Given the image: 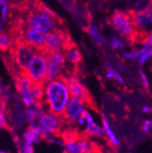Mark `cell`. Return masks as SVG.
Returning <instances> with one entry per match:
<instances>
[{
  "mask_svg": "<svg viewBox=\"0 0 152 153\" xmlns=\"http://www.w3.org/2000/svg\"><path fill=\"white\" fill-rule=\"evenodd\" d=\"M109 24L124 39L128 41H135L136 31L129 12L120 10L115 11L109 18Z\"/></svg>",
  "mask_w": 152,
  "mask_h": 153,
  "instance_id": "277c9868",
  "label": "cell"
},
{
  "mask_svg": "<svg viewBox=\"0 0 152 153\" xmlns=\"http://www.w3.org/2000/svg\"><path fill=\"white\" fill-rule=\"evenodd\" d=\"M43 108L58 115H62L72 98L69 85L65 76L47 80L44 85Z\"/></svg>",
  "mask_w": 152,
  "mask_h": 153,
  "instance_id": "6da1fadb",
  "label": "cell"
},
{
  "mask_svg": "<svg viewBox=\"0 0 152 153\" xmlns=\"http://www.w3.org/2000/svg\"><path fill=\"white\" fill-rule=\"evenodd\" d=\"M25 106L22 104L20 99L16 102H11V107L8 111V122L13 126V131L17 132L23 128V126L27 123L26 120V113H25Z\"/></svg>",
  "mask_w": 152,
  "mask_h": 153,
  "instance_id": "4fadbf2b",
  "label": "cell"
},
{
  "mask_svg": "<svg viewBox=\"0 0 152 153\" xmlns=\"http://www.w3.org/2000/svg\"><path fill=\"white\" fill-rule=\"evenodd\" d=\"M149 6H150V8L152 9V0H150V1H149Z\"/></svg>",
  "mask_w": 152,
  "mask_h": 153,
  "instance_id": "e575fe53",
  "label": "cell"
},
{
  "mask_svg": "<svg viewBox=\"0 0 152 153\" xmlns=\"http://www.w3.org/2000/svg\"><path fill=\"white\" fill-rule=\"evenodd\" d=\"M21 33L22 35L20 36L19 38L24 39L27 43H28L37 50L44 49L46 36H47L46 33L27 27H26V28L23 29Z\"/></svg>",
  "mask_w": 152,
  "mask_h": 153,
  "instance_id": "9a60e30c",
  "label": "cell"
},
{
  "mask_svg": "<svg viewBox=\"0 0 152 153\" xmlns=\"http://www.w3.org/2000/svg\"><path fill=\"white\" fill-rule=\"evenodd\" d=\"M73 45L71 36L62 28H58L47 34L44 50L47 52L64 51L67 48Z\"/></svg>",
  "mask_w": 152,
  "mask_h": 153,
  "instance_id": "ba28073f",
  "label": "cell"
},
{
  "mask_svg": "<svg viewBox=\"0 0 152 153\" xmlns=\"http://www.w3.org/2000/svg\"><path fill=\"white\" fill-rule=\"evenodd\" d=\"M151 59H152V48L141 53V55L138 59V64L139 66H143L147 64Z\"/></svg>",
  "mask_w": 152,
  "mask_h": 153,
  "instance_id": "d4e9b609",
  "label": "cell"
},
{
  "mask_svg": "<svg viewBox=\"0 0 152 153\" xmlns=\"http://www.w3.org/2000/svg\"><path fill=\"white\" fill-rule=\"evenodd\" d=\"M0 153H8V152L6 150H0Z\"/></svg>",
  "mask_w": 152,
  "mask_h": 153,
  "instance_id": "d590c367",
  "label": "cell"
},
{
  "mask_svg": "<svg viewBox=\"0 0 152 153\" xmlns=\"http://www.w3.org/2000/svg\"><path fill=\"white\" fill-rule=\"evenodd\" d=\"M106 78L108 80H112V81H115L119 86L125 88L127 85L126 79H124V76L119 73V71L111 68H108L107 71H106Z\"/></svg>",
  "mask_w": 152,
  "mask_h": 153,
  "instance_id": "44dd1931",
  "label": "cell"
},
{
  "mask_svg": "<svg viewBox=\"0 0 152 153\" xmlns=\"http://www.w3.org/2000/svg\"><path fill=\"white\" fill-rule=\"evenodd\" d=\"M37 49L27 43L24 39L16 38L10 50L11 59L19 72H25L36 53Z\"/></svg>",
  "mask_w": 152,
  "mask_h": 153,
  "instance_id": "7a4b0ae2",
  "label": "cell"
},
{
  "mask_svg": "<svg viewBox=\"0 0 152 153\" xmlns=\"http://www.w3.org/2000/svg\"><path fill=\"white\" fill-rule=\"evenodd\" d=\"M15 44V37L7 32L0 33V50L2 52H10Z\"/></svg>",
  "mask_w": 152,
  "mask_h": 153,
  "instance_id": "d6986e66",
  "label": "cell"
},
{
  "mask_svg": "<svg viewBox=\"0 0 152 153\" xmlns=\"http://www.w3.org/2000/svg\"><path fill=\"white\" fill-rule=\"evenodd\" d=\"M109 47L113 49V50H121L124 48L125 47V41H124V38L118 36H113L110 37L109 39Z\"/></svg>",
  "mask_w": 152,
  "mask_h": 153,
  "instance_id": "603a6c76",
  "label": "cell"
},
{
  "mask_svg": "<svg viewBox=\"0 0 152 153\" xmlns=\"http://www.w3.org/2000/svg\"><path fill=\"white\" fill-rule=\"evenodd\" d=\"M87 34L91 36L92 39L96 42L98 45L102 46L105 44L106 40H105V37L103 36L102 33L100 32L99 27L95 24H89L87 27Z\"/></svg>",
  "mask_w": 152,
  "mask_h": 153,
  "instance_id": "ffe728a7",
  "label": "cell"
},
{
  "mask_svg": "<svg viewBox=\"0 0 152 153\" xmlns=\"http://www.w3.org/2000/svg\"><path fill=\"white\" fill-rule=\"evenodd\" d=\"M24 73L35 85L43 86L47 80V52L44 49L37 50Z\"/></svg>",
  "mask_w": 152,
  "mask_h": 153,
  "instance_id": "3957f363",
  "label": "cell"
},
{
  "mask_svg": "<svg viewBox=\"0 0 152 153\" xmlns=\"http://www.w3.org/2000/svg\"><path fill=\"white\" fill-rule=\"evenodd\" d=\"M21 140L25 144L35 146L43 140V133L39 128L35 126H28L25 128Z\"/></svg>",
  "mask_w": 152,
  "mask_h": 153,
  "instance_id": "e0dca14e",
  "label": "cell"
},
{
  "mask_svg": "<svg viewBox=\"0 0 152 153\" xmlns=\"http://www.w3.org/2000/svg\"><path fill=\"white\" fill-rule=\"evenodd\" d=\"M139 80H140V83H141L143 88H145L146 90H148L150 88V82H149V79H148V75L146 74V72L143 69H139Z\"/></svg>",
  "mask_w": 152,
  "mask_h": 153,
  "instance_id": "4316f807",
  "label": "cell"
},
{
  "mask_svg": "<svg viewBox=\"0 0 152 153\" xmlns=\"http://www.w3.org/2000/svg\"><path fill=\"white\" fill-rule=\"evenodd\" d=\"M101 123L105 130V138L111 147L114 149H119L121 146V140L111 125L109 119L106 116H102Z\"/></svg>",
  "mask_w": 152,
  "mask_h": 153,
  "instance_id": "2e32d148",
  "label": "cell"
},
{
  "mask_svg": "<svg viewBox=\"0 0 152 153\" xmlns=\"http://www.w3.org/2000/svg\"><path fill=\"white\" fill-rule=\"evenodd\" d=\"M76 126H77L78 128H83V130H84V128H85V127H86V120H85V118L82 116V117H80L77 121H76Z\"/></svg>",
  "mask_w": 152,
  "mask_h": 153,
  "instance_id": "f546056e",
  "label": "cell"
},
{
  "mask_svg": "<svg viewBox=\"0 0 152 153\" xmlns=\"http://www.w3.org/2000/svg\"><path fill=\"white\" fill-rule=\"evenodd\" d=\"M95 147L91 138L86 135H77L65 140L63 153H87Z\"/></svg>",
  "mask_w": 152,
  "mask_h": 153,
  "instance_id": "30bf717a",
  "label": "cell"
},
{
  "mask_svg": "<svg viewBox=\"0 0 152 153\" xmlns=\"http://www.w3.org/2000/svg\"><path fill=\"white\" fill-rule=\"evenodd\" d=\"M67 64V61L63 51L47 52V80L64 76Z\"/></svg>",
  "mask_w": 152,
  "mask_h": 153,
  "instance_id": "9c48e42d",
  "label": "cell"
},
{
  "mask_svg": "<svg viewBox=\"0 0 152 153\" xmlns=\"http://www.w3.org/2000/svg\"><path fill=\"white\" fill-rule=\"evenodd\" d=\"M62 22L59 18H53L39 11H30L27 16L26 27L37 29L46 34L60 28Z\"/></svg>",
  "mask_w": 152,
  "mask_h": 153,
  "instance_id": "8992f818",
  "label": "cell"
},
{
  "mask_svg": "<svg viewBox=\"0 0 152 153\" xmlns=\"http://www.w3.org/2000/svg\"><path fill=\"white\" fill-rule=\"evenodd\" d=\"M136 31L135 42L143 43L152 32V9L149 7L142 10L129 11Z\"/></svg>",
  "mask_w": 152,
  "mask_h": 153,
  "instance_id": "5b68a950",
  "label": "cell"
},
{
  "mask_svg": "<svg viewBox=\"0 0 152 153\" xmlns=\"http://www.w3.org/2000/svg\"><path fill=\"white\" fill-rule=\"evenodd\" d=\"M63 52L65 54L67 63L73 66H79V63L82 61V54L74 44L67 48Z\"/></svg>",
  "mask_w": 152,
  "mask_h": 153,
  "instance_id": "ac0fdd59",
  "label": "cell"
},
{
  "mask_svg": "<svg viewBox=\"0 0 152 153\" xmlns=\"http://www.w3.org/2000/svg\"><path fill=\"white\" fill-rule=\"evenodd\" d=\"M5 89H6V88H5L3 87V85H2V82H1V80H0V92L2 93V92H3V91L5 90Z\"/></svg>",
  "mask_w": 152,
  "mask_h": 153,
  "instance_id": "836d02e7",
  "label": "cell"
},
{
  "mask_svg": "<svg viewBox=\"0 0 152 153\" xmlns=\"http://www.w3.org/2000/svg\"><path fill=\"white\" fill-rule=\"evenodd\" d=\"M65 78L69 85V88L71 91V95L73 98H77L83 100L88 103L90 100V94L85 85L79 80V78L73 72L66 74Z\"/></svg>",
  "mask_w": 152,
  "mask_h": 153,
  "instance_id": "5bb4252c",
  "label": "cell"
},
{
  "mask_svg": "<svg viewBox=\"0 0 152 153\" xmlns=\"http://www.w3.org/2000/svg\"><path fill=\"white\" fill-rule=\"evenodd\" d=\"M141 49H135V50H126L123 51L121 54L122 59L125 60H138L139 56L141 55Z\"/></svg>",
  "mask_w": 152,
  "mask_h": 153,
  "instance_id": "cb8c5ba5",
  "label": "cell"
},
{
  "mask_svg": "<svg viewBox=\"0 0 152 153\" xmlns=\"http://www.w3.org/2000/svg\"><path fill=\"white\" fill-rule=\"evenodd\" d=\"M87 102L77 99V98H71L69 100L64 114L62 115V117L67 124H75L80 117H82V115L84 111L87 108Z\"/></svg>",
  "mask_w": 152,
  "mask_h": 153,
  "instance_id": "8fae6325",
  "label": "cell"
},
{
  "mask_svg": "<svg viewBox=\"0 0 152 153\" xmlns=\"http://www.w3.org/2000/svg\"><path fill=\"white\" fill-rule=\"evenodd\" d=\"M142 131L147 135L152 137V119H147L142 123Z\"/></svg>",
  "mask_w": 152,
  "mask_h": 153,
  "instance_id": "83f0119b",
  "label": "cell"
},
{
  "mask_svg": "<svg viewBox=\"0 0 152 153\" xmlns=\"http://www.w3.org/2000/svg\"><path fill=\"white\" fill-rule=\"evenodd\" d=\"M82 116L86 120V127L84 128V135L91 139H102L105 138V130L102 123L97 121L93 111L87 108Z\"/></svg>",
  "mask_w": 152,
  "mask_h": 153,
  "instance_id": "7c38bea8",
  "label": "cell"
},
{
  "mask_svg": "<svg viewBox=\"0 0 152 153\" xmlns=\"http://www.w3.org/2000/svg\"><path fill=\"white\" fill-rule=\"evenodd\" d=\"M14 134H15L14 140H15V143L18 149V153H34V146L25 144L21 139L18 138L16 132H14Z\"/></svg>",
  "mask_w": 152,
  "mask_h": 153,
  "instance_id": "7402d4cb",
  "label": "cell"
},
{
  "mask_svg": "<svg viewBox=\"0 0 152 153\" xmlns=\"http://www.w3.org/2000/svg\"><path fill=\"white\" fill-rule=\"evenodd\" d=\"M87 153H103L101 149L98 146H95L92 149H90Z\"/></svg>",
  "mask_w": 152,
  "mask_h": 153,
  "instance_id": "1f68e13d",
  "label": "cell"
},
{
  "mask_svg": "<svg viewBox=\"0 0 152 153\" xmlns=\"http://www.w3.org/2000/svg\"><path fill=\"white\" fill-rule=\"evenodd\" d=\"M127 153H138V152H132V151H130V152H127Z\"/></svg>",
  "mask_w": 152,
  "mask_h": 153,
  "instance_id": "8d00e7d4",
  "label": "cell"
},
{
  "mask_svg": "<svg viewBox=\"0 0 152 153\" xmlns=\"http://www.w3.org/2000/svg\"><path fill=\"white\" fill-rule=\"evenodd\" d=\"M3 32V21L1 20V18H0V33Z\"/></svg>",
  "mask_w": 152,
  "mask_h": 153,
  "instance_id": "d6a6232c",
  "label": "cell"
},
{
  "mask_svg": "<svg viewBox=\"0 0 152 153\" xmlns=\"http://www.w3.org/2000/svg\"><path fill=\"white\" fill-rule=\"evenodd\" d=\"M8 118H7V110L4 108L0 107V131L4 128H7L8 127Z\"/></svg>",
  "mask_w": 152,
  "mask_h": 153,
  "instance_id": "484cf974",
  "label": "cell"
},
{
  "mask_svg": "<svg viewBox=\"0 0 152 153\" xmlns=\"http://www.w3.org/2000/svg\"><path fill=\"white\" fill-rule=\"evenodd\" d=\"M141 112L143 114H150L152 112V108L149 105H143L141 107Z\"/></svg>",
  "mask_w": 152,
  "mask_h": 153,
  "instance_id": "4dcf8cb0",
  "label": "cell"
},
{
  "mask_svg": "<svg viewBox=\"0 0 152 153\" xmlns=\"http://www.w3.org/2000/svg\"><path fill=\"white\" fill-rule=\"evenodd\" d=\"M65 120L61 115H58L47 109H43L36 118V127L39 128L42 133L60 135L63 130Z\"/></svg>",
  "mask_w": 152,
  "mask_h": 153,
  "instance_id": "52a82bcc",
  "label": "cell"
},
{
  "mask_svg": "<svg viewBox=\"0 0 152 153\" xmlns=\"http://www.w3.org/2000/svg\"><path fill=\"white\" fill-rule=\"evenodd\" d=\"M8 16V6L7 3L0 7V18L3 22H7Z\"/></svg>",
  "mask_w": 152,
  "mask_h": 153,
  "instance_id": "f1b7e54d",
  "label": "cell"
}]
</instances>
